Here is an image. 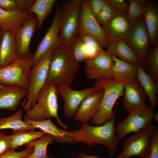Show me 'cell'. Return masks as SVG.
Listing matches in <instances>:
<instances>
[{
  "instance_id": "1",
  "label": "cell",
  "mask_w": 158,
  "mask_h": 158,
  "mask_svg": "<svg viewBox=\"0 0 158 158\" xmlns=\"http://www.w3.org/2000/svg\"><path fill=\"white\" fill-rule=\"evenodd\" d=\"M116 110V107L111 119L103 124L92 126L81 123L80 128L70 131L73 144L84 143L90 147L101 144L107 148L111 157L113 156L120 142L115 130Z\"/></svg>"
},
{
  "instance_id": "2",
  "label": "cell",
  "mask_w": 158,
  "mask_h": 158,
  "mask_svg": "<svg viewBox=\"0 0 158 158\" xmlns=\"http://www.w3.org/2000/svg\"><path fill=\"white\" fill-rule=\"evenodd\" d=\"M70 47L61 41L51 55L45 84L71 87L79 70Z\"/></svg>"
},
{
  "instance_id": "3",
  "label": "cell",
  "mask_w": 158,
  "mask_h": 158,
  "mask_svg": "<svg viewBox=\"0 0 158 158\" xmlns=\"http://www.w3.org/2000/svg\"><path fill=\"white\" fill-rule=\"evenodd\" d=\"M58 93L56 87L51 84H45L38 93L35 103L26 111L24 120L37 121L55 118L57 123L63 128L68 129L59 118L58 114Z\"/></svg>"
},
{
  "instance_id": "4",
  "label": "cell",
  "mask_w": 158,
  "mask_h": 158,
  "mask_svg": "<svg viewBox=\"0 0 158 158\" xmlns=\"http://www.w3.org/2000/svg\"><path fill=\"white\" fill-rule=\"evenodd\" d=\"M81 0L62 1L58 4L61 16L60 41L68 46L70 47L78 36Z\"/></svg>"
},
{
  "instance_id": "5",
  "label": "cell",
  "mask_w": 158,
  "mask_h": 158,
  "mask_svg": "<svg viewBox=\"0 0 158 158\" xmlns=\"http://www.w3.org/2000/svg\"><path fill=\"white\" fill-rule=\"evenodd\" d=\"M95 85L101 87L104 91L98 109L91 119L92 124H103L111 118L114 105L118 99L123 96L124 83L113 78L96 81Z\"/></svg>"
},
{
  "instance_id": "6",
  "label": "cell",
  "mask_w": 158,
  "mask_h": 158,
  "mask_svg": "<svg viewBox=\"0 0 158 158\" xmlns=\"http://www.w3.org/2000/svg\"><path fill=\"white\" fill-rule=\"evenodd\" d=\"M55 48L44 54L30 71L28 92L21 103L22 107L26 111L34 106L38 93L45 84L51 55Z\"/></svg>"
},
{
  "instance_id": "7",
  "label": "cell",
  "mask_w": 158,
  "mask_h": 158,
  "mask_svg": "<svg viewBox=\"0 0 158 158\" xmlns=\"http://www.w3.org/2000/svg\"><path fill=\"white\" fill-rule=\"evenodd\" d=\"M33 56L32 54L0 68V85L18 87L28 90V75L32 68Z\"/></svg>"
},
{
  "instance_id": "8",
  "label": "cell",
  "mask_w": 158,
  "mask_h": 158,
  "mask_svg": "<svg viewBox=\"0 0 158 158\" xmlns=\"http://www.w3.org/2000/svg\"><path fill=\"white\" fill-rule=\"evenodd\" d=\"M157 127L151 123L127 138L123 143L122 151L116 158L138 156L148 158L151 142Z\"/></svg>"
},
{
  "instance_id": "9",
  "label": "cell",
  "mask_w": 158,
  "mask_h": 158,
  "mask_svg": "<svg viewBox=\"0 0 158 158\" xmlns=\"http://www.w3.org/2000/svg\"><path fill=\"white\" fill-rule=\"evenodd\" d=\"M124 41L135 52L144 68L150 41L142 17L130 21L129 31Z\"/></svg>"
},
{
  "instance_id": "10",
  "label": "cell",
  "mask_w": 158,
  "mask_h": 158,
  "mask_svg": "<svg viewBox=\"0 0 158 158\" xmlns=\"http://www.w3.org/2000/svg\"><path fill=\"white\" fill-rule=\"evenodd\" d=\"M154 109L146 105L129 113L124 120L119 121L115 127V132L120 140L128 134L137 132L152 123Z\"/></svg>"
},
{
  "instance_id": "11",
  "label": "cell",
  "mask_w": 158,
  "mask_h": 158,
  "mask_svg": "<svg viewBox=\"0 0 158 158\" xmlns=\"http://www.w3.org/2000/svg\"><path fill=\"white\" fill-rule=\"evenodd\" d=\"M114 65L112 55L103 49L85 61L84 68L87 78L96 81L112 78Z\"/></svg>"
},
{
  "instance_id": "12",
  "label": "cell",
  "mask_w": 158,
  "mask_h": 158,
  "mask_svg": "<svg viewBox=\"0 0 158 158\" xmlns=\"http://www.w3.org/2000/svg\"><path fill=\"white\" fill-rule=\"evenodd\" d=\"M56 88L58 94L64 101V115L69 118L74 117L80 104L86 97L102 89L96 85L81 90H74L71 87L64 85L57 86Z\"/></svg>"
},
{
  "instance_id": "13",
  "label": "cell",
  "mask_w": 158,
  "mask_h": 158,
  "mask_svg": "<svg viewBox=\"0 0 158 158\" xmlns=\"http://www.w3.org/2000/svg\"><path fill=\"white\" fill-rule=\"evenodd\" d=\"M81 34H87L93 37L102 48L107 47L108 42L105 33L92 13L87 0H81L78 35Z\"/></svg>"
},
{
  "instance_id": "14",
  "label": "cell",
  "mask_w": 158,
  "mask_h": 158,
  "mask_svg": "<svg viewBox=\"0 0 158 158\" xmlns=\"http://www.w3.org/2000/svg\"><path fill=\"white\" fill-rule=\"evenodd\" d=\"M61 14L57 6L51 23L33 54L32 67L40 57L47 51L56 47L60 42L59 38Z\"/></svg>"
},
{
  "instance_id": "15",
  "label": "cell",
  "mask_w": 158,
  "mask_h": 158,
  "mask_svg": "<svg viewBox=\"0 0 158 158\" xmlns=\"http://www.w3.org/2000/svg\"><path fill=\"white\" fill-rule=\"evenodd\" d=\"M123 96V107L129 113L146 105L147 95L136 78L124 83Z\"/></svg>"
},
{
  "instance_id": "16",
  "label": "cell",
  "mask_w": 158,
  "mask_h": 158,
  "mask_svg": "<svg viewBox=\"0 0 158 158\" xmlns=\"http://www.w3.org/2000/svg\"><path fill=\"white\" fill-rule=\"evenodd\" d=\"M38 28V22L36 15L32 13L28 20L14 31L18 58L32 54L30 45L33 35Z\"/></svg>"
},
{
  "instance_id": "17",
  "label": "cell",
  "mask_w": 158,
  "mask_h": 158,
  "mask_svg": "<svg viewBox=\"0 0 158 158\" xmlns=\"http://www.w3.org/2000/svg\"><path fill=\"white\" fill-rule=\"evenodd\" d=\"M129 25L126 14L117 12L101 27L108 43L124 40L128 33Z\"/></svg>"
},
{
  "instance_id": "18",
  "label": "cell",
  "mask_w": 158,
  "mask_h": 158,
  "mask_svg": "<svg viewBox=\"0 0 158 158\" xmlns=\"http://www.w3.org/2000/svg\"><path fill=\"white\" fill-rule=\"evenodd\" d=\"M103 89L88 96L82 102L74 116L81 123H87L97 112L103 95Z\"/></svg>"
},
{
  "instance_id": "19",
  "label": "cell",
  "mask_w": 158,
  "mask_h": 158,
  "mask_svg": "<svg viewBox=\"0 0 158 158\" xmlns=\"http://www.w3.org/2000/svg\"><path fill=\"white\" fill-rule=\"evenodd\" d=\"M18 59L14 31L3 30L0 43V68L8 65Z\"/></svg>"
},
{
  "instance_id": "20",
  "label": "cell",
  "mask_w": 158,
  "mask_h": 158,
  "mask_svg": "<svg viewBox=\"0 0 158 158\" xmlns=\"http://www.w3.org/2000/svg\"><path fill=\"white\" fill-rule=\"evenodd\" d=\"M28 92L19 87L0 85V110H15Z\"/></svg>"
},
{
  "instance_id": "21",
  "label": "cell",
  "mask_w": 158,
  "mask_h": 158,
  "mask_svg": "<svg viewBox=\"0 0 158 158\" xmlns=\"http://www.w3.org/2000/svg\"><path fill=\"white\" fill-rule=\"evenodd\" d=\"M32 125L35 129L39 128L51 137L54 141L60 143L67 142L73 144L70 136V131H67L56 126L50 119L35 121L30 119L24 120Z\"/></svg>"
},
{
  "instance_id": "22",
  "label": "cell",
  "mask_w": 158,
  "mask_h": 158,
  "mask_svg": "<svg viewBox=\"0 0 158 158\" xmlns=\"http://www.w3.org/2000/svg\"><path fill=\"white\" fill-rule=\"evenodd\" d=\"M111 55L114 62L112 78L117 81L125 83L136 78L138 65L125 61Z\"/></svg>"
},
{
  "instance_id": "23",
  "label": "cell",
  "mask_w": 158,
  "mask_h": 158,
  "mask_svg": "<svg viewBox=\"0 0 158 158\" xmlns=\"http://www.w3.org/2000/svg\"><path fill=\"white\" fill-rule=\"evenodd\" d=\"M31 14L28 12L7 11L0 8V28L15 31L28 20Z\"/></svg>"
},
{
  "instance_id": "24",
  "label": "cell",
  "mask_w": 158,
  "mask_h": 158,
  "mask_svg": "<svg viewBox=\"0 0 158 158\" xmlns=\"http://www.w3.org/2000/svg\"><path fill=\"white\" fill-rule=\"evenodd\" d=\"M143 16L150 42L154 46L157 43L158 37V13L157 8L151 2L146 3Z\"/></svg>"
},
{
  "instance_id": "25",
  "label": "cell",
  "mask_w": 158,
  "mask_h": 158,
  "mask_svg": "<svg viewBox=\"0 0 158 158\" xmlns=\"http://www.w3.org/2000/svg\"><path fill=\"white\" fill-rule=\"evenodd\" d=\"M136 78L149 99L150 107L154 109L157 105L156 95L158 93V85L155 83L151 75L146 73L140 64L138 65Z\"/></svg>"
},
{
  "instance_id": "26",
  "label": "cell",
  "mask_w": 158,
  "mask_h": 158,
  "mask_svg": "<svg viewBox=\"0 0 158 158\" xmlns=\"http://www.w3.org/2000/svg\"><path fill=\"white\" fill-rule=\"evenodd\" d=\"M107 51L125 61L137 65L140 64L136 54L124 40L108 42Z\"/></svg>"
},
{
  "instance_id": "27",
  "label": "cell",
  "mask_w": 158,
  "mask_h": 158,
  "mask_svg": "<svg viewBox=\"0 0 158 158\" xmlns=\"http://www.w3.org/2000/svg\"><path fill=\"white\" fill-rule=\"evenodd\" d=\"M21 110H18L15 114L7 117H0V130L11 129L13 131L28 130L35 131L32 126L23 121Z\"/></svg>"
},
{
  "instance_id": "28",
  "label": "cell",
  "mask_w": 158,
  "mask_h": 158,
  "mask_svg": "<svg viewBox=\"0 0 158 158\" xmlns=\"http://www.w3.org/2000/svg\"><path fill=\"white\" fill-rule=\"evenodd\" d=\"M46 135V133L42 131L22 130L13 131V133L10 135V150H15L19 146L24 145H25Z\"/></svg>"
},
{
  "instance_id": "29",
  "label": "cell",
  "mask_w": 158,
  "mask_h": 158,
  "mask_svg": "<svg viewBox=\"0 0 158 158\" xmlns=\"http://www.w3.org/2000/svg\"><path fill=\"white\" fill-rule=\"evenodd\" d=\"M56 0H35L29 13L36 15L38 22V28H41L45 20L51 12Z\"/></svg>"
},
{
  "instance_id": "30",
  "label": "cell",
  "mask_w": 158,
  "mask_h": 158,
  "mask_svg": "<svg viewBox=\"0 0 158 158\" xmlns=\"http://www.w3.org/2000/svg\"><path fill=\"white\" fill-rule=\"evenodd\" d=\"M54 141L51 136L46 134L37 140L25 145L26 148L33 147V150L28 157L29 158H49L47 153L48 146Z\"/></svg>"
},
{
  "instance_id": "31",
  "label": "cell",
  "mask_w": 158,
  "mask_h": 158,
  "mask_svg": "<svg viewBox=\"0 0 158 158\" xmlns=\"http://www.w3.org/2000/svg\"><path fill=\"white\" fill-rule=\"evenodd\" d=\"M148 71L156 84L158 85V44L148 51L145 63Z\"/></svg>"
},
{
  "instance_id": "32",
  "label": "cell",
  "mask_w": 158,
  "mask_h": 158,
  "mask_svg": "<svg viewBox=\"0 0 158 158\" xmlns=\"http://www.w3.org/2000/svg\"><path fill=\"white\" fill-rule=\"evenodd\" d=\"M129 2L127 16L129 21L137 19L143 15L145 7L141 6L137 0H130Z\"/></svg>"
},
{
  "instance_id": "33",
  "label": "cell",
  "mask_w": 158,
  "mask_h": 158,
  "mask_svg": "<svg viewBox=\"0 0 158 158\" xmlns=\"http://www.w3.org/2000/svg\"><path fill=\"white\" fill-rule=\"evenodd\" d=\"M70 47L73 56L78 63L87 59L83 49V42L78 36Z\"/></svg>"
},
{
  "instance_id": "34",
  "label": "cell",
  "mask_w": 158,
  "mask_h": 158,
  "mask_svg": "<svg viewBox=\"0 0 158 158\" xmlns=\"http://www.w3.org/2000/svg\"><path fill=\"white\" fill-rule=\"evenodd\" d=\"M117 12L106 1L104 6L95 18L99 24L102 25L108 21Z\"/></svg>"
},
{
  "instance_id": "35",
  "label": "cell",
  "mask_w": 158,
  "mask_h": 158,
  "mask_svg": "<svg viewBox=\"0 0 158 158\" xmlns=\"http://www.w3.org/2000/svg\"><path fill=\"white\" fill-rule=\"evenodd\" d=\"M33 150V147L26 148L21 151L17 152L15 150H9L0 157V158H20L24 156H28Z\"/></svg>"
},
{
  "instance_id": "36",
  "label": "cell",
  "mask_w": 158,
  "mask_h": 158,
  "mask_svg": "<svg viewBox=\"0 0 158 158\" xmlns=\"http://www.w3.org/2000/svg\"><path fill=\"white\" fill-rule=\"evenodd\" d=\"M148 158H158V128L156 127L151 139L150 150Z\"/></svg>"
},
{
  "instance_id": "37",
  "label": "cell",
  "mask_w": 158,
  "mask_h": 158,
  "mask_svg": "<svg viewBox=\"0 0 158 158\" xmlns=\"http://www.w3.org/2000/svg\"><path fill=\"white\" fill-rule=\"evenodd\" d=\"M118 12L126 14L128 5L124 0H105Z\"/></svg>"
},
{
  "instance_id": "38",
  "label": "cell",
  "mask_w": 158,
  "mask_h": 158,
  "mask_svg": "<svg viewBox=\"0 0 158 158\" xmlns=\"http://www.w3.org/2000/svg\"><path fill=\"white\" fill-rule=\"evenodd\" d=\"M10 135H7L0 132V157L10 150Z\"/></svg>"
},
{
  "instance_id": "39",
  "label": "cell",
  "mask_w": 158,
  "mask_h": 158,
  "mask_svg": "<svg viewBox=\"0 0 158 158\" xmlns=\"http://www.w3.org/2000/svg\"><path fill=\"white\" fill-rule=\"evenodd\" d=\"M88 1L90 9L95 17L98 15L106 3L105 0Z\"/></svg>"
},
{
  "instance_id": "40",
  "label": "cell",
  "mask_w": 158,
  "mask_h": 158,
  "mask_svg": "<svg viewBox=\"0 0 158 158\" xmlns=\"http://www.w3.org/2000/svg\"><path fill=\"white\" fill-rule=\"evenodd\" d=\"M18 11L20 12H28L35 0H16Z\"/></svg>"
},
{
  "instance_id": "41",
  "label": "cell",
  "mask_w": 158,
  "mask_h": 158,
  "mask_svg": "<svg viewBox=\"0 0 158 158\" xmlns=\"http://www.w3.org/2000/svg\"><path fill=\"white\" fill-rule=\"evenodd\" d=\"M78 36L84 43L90 45L99 49H102L97 40L91 35L87 34L78 35Z\"/></svg>"
},
{
  "instance_id": "42",
  "label": "cell",
  "mask_w": 158,
  "mask_h": 158,
  "mask_svg": "<svg viewBox=\"0 0 158 158\" xmlns=\"http://www.w3.org/2000/svg\"><path fill=\"white\" fill-rule=\"evenodd\" d=\"M83 47L87 59L95 56L99 51L102 49H99L95 47L85 44L84 42Z\"/></svg>"
},
{
  "instance_id": "43",
  "label": "cell",
  "mask_w": 158,
  "mask_h": 158,
  "mask_svg": "<svg viewBox=\"0 0 158 158\" xmlns=\"http://www.w3.org/2000/svg\"><path fill=\"white\" fill-rule=\"evenodd\" d=\"M78 157L80 158H100L96 155H87L81 153L79 154Z\"/></svg>"
},
{
  "instance_id": "44",
  "label": "cell",
  "mask_w": 158,
  "mask_h": 158,
  "mask_svg": "<svg viewBox=\"0 0 158 158\" xmlns=\"http://www.w3.org/2000/svg\"><path fill=\"white\" fill-rule=\"evenodd\" d=\"M153 118L157 122V123H158V112H157L155 114H154L153 116Z\"/></svg>"
},
{
  "instance_id": "45",
  "label": "cell",
  "mask_w": 158,
  "mask_h": 158,
  "mask_svg": "<svg viewBox=\"0 0 158 158\" xmlns=\"http://www.w3.org/2000/svg\"><path fill=\"white\" fill-rule=\"evenodd\" d=\"M3 30L0 28V43L1 38Z\"/></svg>"
},
{
  "instance_id": "46",
  "label": "cell",
  "mask_w": 158,
  "mask_h": 158,
  "mask_svg": "<svg viewBox=\"0 0 158 158\" xmlns=\"http://www.w3.org/2000/svg\"><path fill=\"white\" fill-rule=\"evenodd\" d=\"M49 158H57L53 156L52 155H50L49 157ZM73 158H80L78 156L77 157H73Z\"/></svg>"
},
{
  "instance_id": "47",
  "label": "cell",
  "mask_w": 158,
  "mask_h": 158,
  "mask_svg": "<svg viewBox=\"0 0 158 158\" xmlns=\"http://www.w3.org/2000/svg\"><path fill=\"white\" fill-rule=\"evenodd\" d=\"M20 158H29L28 157V156H24Z\"/></svg>"
}]
</instances>
